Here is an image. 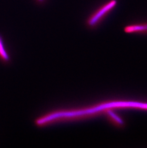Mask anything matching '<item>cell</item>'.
<instances>
[{
    "mask_svg": "<svg viewBox=\"0 0 147 148\" xmlns=\"http://www.w3.org/2000/svg\"><path fill=\"white\" fill-rule=\"evenodd\" d=\"M124 30L126 33L147 34V22L130 24L126 25Z\"/></svg>",
    "mask_w": 147,
    "mask_h": 148,
    "instance_id": "7a4b0ae2",
    "label": "cell"
},
{
    "mask_svg": "<svg viewBox=\"0 0 147 148\" xmlns=\"http://www.w3.org/2000/svg\"><path fill=\"white\" fill-rule=\"evenodd\" d=\"M117 4V0H110L100 6L88 18L86 22L88 26L91 28L97 27L116 7Z\"/></svg>",
    "mask_w": 147,
    "mask_h": 148,
    "instance_id": "6da1fadb",
    "label": "cell"
},
{
    "mask_svg": "<svg viewBox=\"0 0 147 148\" xmlns=\"http://www.w3.org/2000/svg\"><path fill=\"white\" fill-rule=\"evenodd\" d=\"M37 1L39 3H43L44 0H37Z\"/></svg>",
    "mask_w": 147,
    "mask_h": 148,
    "instance_id": "277c9868",
    "label": "cell"
},
{
    "mask_svg": "<svg viewBox=\"0 0 147 148\" xmlns=\"http://www.w3.org/2000/svg\"><path fill=\"white\" fill-rule=\"evenodd\" d=\"M0 59L4 63H8L10 61V57L6 51L3 40L0 36Z\"/></svg>",
    "mask_w": 147,
    "mask_h": 148,
    "instance_id": "3957f363",
    "label": "cell"
}]
</instances>
